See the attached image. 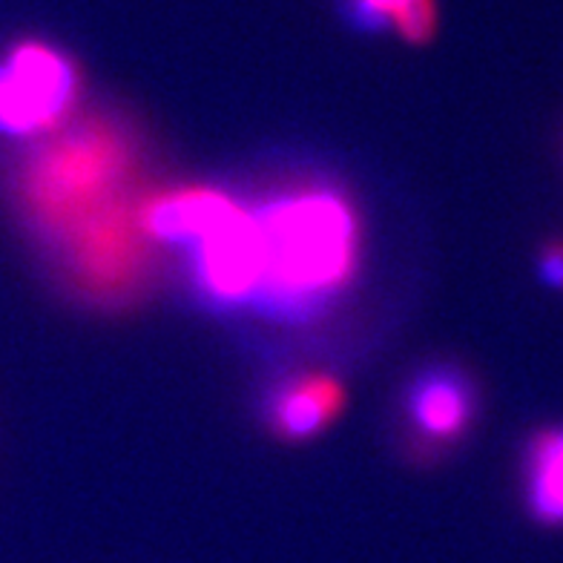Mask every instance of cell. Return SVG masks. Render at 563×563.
Listing matches in <instances>:
<instances>
[{"mask_svg": "<svg viewBox=\"0 0 563 563\" xmlns=\"http://www.w3.org/2000/svg\"><path fill=\"white\" fill-rule=\"evenodd\" d=\"M475 379L457 365L438 363L420 371L406 388V422L429 449H445L466 438L477 420Z\"/></svg>", "mask_w": 563, "mask_h": 563, "instance_id": "5b68a950", "label": "cell"}, {"mask_svg": "<svg viewBox=\"0 0 563 563\" xmlns=\"http://www.w3.org/2000/svg\"><path fill=\"white\" fill-rule=\"evenodd\" d=\"M190 282L210 308L251 305L262 279L260 230L251 208H242L213 233L187 247Z\"/></svg>", "mask_w": 563, "mask_h": 563, "instance_id": "277c9868", "label": "cell"}, {"mask_svg": "<svg viewBox=\"0 0 563 563\" xmlns=\"http://www.w3.org/2000/svg\"><path fill=\"white\" fill-rule=\"evenodd\" d=\"M345 402V391L328 374H299L276 383L267 394L265 417L285 440H308L334 422Z\"/></svg>", "mask_w": 563, "mask_h": 563, "instance_id": "8992f818", "label": "cell"}, {"mask_svg": "<svg viewBox=\"0 0 563 563\" xmlns=\"http://www.w3.org/2000/svg\"><path fill=\"white\" fill-rule=\"evenodd\" d=\"M351 21L365 32H394L408 44H426L438 32V0H342Z\"/></svg>", "mask_w": 563, "mask_h": 563, "instance_id": "ba28073f", "label": "cell"}, {"mask_svg": "<svg viewBox=\"0 0 563 563\" xmlns=\"http://www.w3.org/2000/svg\"><path fill=\"white\" fill-rule=\"evenodd\" d=\"M523 506L534 523L563 529V422L543 426L523 445Z\"/></svg>", "mask_w": 563, "mask_h": 563, "instance_id": "52a82bcc", "label": "cell"}, {"mask_svg": "<svg viewBox=\"0 0 563 563\" xmlns=\"http://www.w3.org/2000/svg\"><path fill=\"white\" fill-rule=\"evenodd\" d=\"M81 98L78 64L60 46L21 37L0 55V135L53 133Z\"/></svg>", "mask_w": 563, "mask_h": 563, "instance_id": "3957f363", "label": "cell"}, {"mask_svg": "<svg viewBox=\"0 0 563 563\" xmlns=\"http://www.w3.org/2000/svg\"><path fill=\"white\" fill-rule=\"evenodd\" d=\"M260 230L262 279L251 308L282 322H305L351 282L360 224L334 187H294L251 208Z\"/></svg>", "mask_w": 563, "mask_h": 563, "instance_id": "7a4b0ae2", "label": "cell"}, {"mask_svg": "<svg viewBox=\"0 0 563 563\" xmlns=\"http://www.w3.org/2000/svg\"><path fill=\"white\" fill-rule=\"evenodd\" d=\"M538 274L543 285L563 290V242H547L538 256Z\"/></svg>", "mask_w": 563, "mask_h": 563, "instance_id": "9c48e42d", "label": "cell"}, {"mask_svg": "<svg viewBox=\"0 0 563 563\" xmlns=\"http://www.w3.org/2000/svg\"><path fill=\"white\" fill-rule=\"evenodd\" d=\"M133 164L126 130L89 119L23 153L9 173L23 222L55 251L64 245L67 274L96 299L126 297L144 271V208L126 205Z\"/></svg>", "mask_w": 563, "mask_h": 563, "instance_id": "6da1fadb", "label": "cell"}]
</instances>
